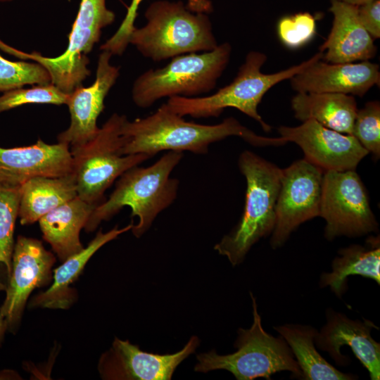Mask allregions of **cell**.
<instances>
[{"mask_svg":"<svg viewBox=\"0 0 380 380\" xmlns=\"http://www.w3.org/2000/svg\"><path fill=\"white\" fill-rule=\"evenodd\" d=\"M121 132L124 138L122 154L144 153L151 158L162 151L205 154L211 144L231 136L239 137L255 146H282L287 143L281 137L258 135L233 117L215 125L186 121L166 103L145 118L133 121L127 118Z\"/></svg>","mask_w":380,"mask_h":380,"instance_id":"cell-1","label":"cell"},{"mask_svg":"<svg viewBox=\"0 0 380 380\" xmlns=\"http://www.w3.org/2000/svg\"><path fill=\"white\" fill-rule=\"evenodd\" d=\"M182 157V152L168 151L150 166L137 165L125 171L119 177L109 198L93 210L84 230L94 231L102 221L110 220L128 206L132 210L131 216L139 220L132 225V234L141 237L158 214L176 199L179 182L170 175Z\"/></svg>","mask_w":380,"mask_h":380,"instance_id":"cell-2","label":"cell"},{"mask_svg":"<svg viewBox=\"0 0 380 380\" xmlns=\"http://www.w3.org/2000/svg\"><path fill=\"white\" fill-rule=\"evenodd\" d=\"M144 16L146 25L134 27L129 43L153 61L209 51L218 46L208 15L191 11L182 1H155Z\"/></svg>","mask_w":380,"mask_h":380,"instance_id":"cell-3","label":"cell"},{"mask_svg":"<svg viewBox=\"0 0 380 380\" xmlns=\"http://www.w3.org/2000/svg\"><path fill=\"white\" fill-rule=\"evenodd\" d=\"M322 57L323 53L319 51L300 64L266 74L261 72V68L267 61V56L251 51L247 53L233 81L217 92L201 97L173 96L166 103L177 114L195 118H217L225 108H234L260 123L263 130L269 132L271 127L258 112V106L265 94L275 84L290 79Z\"/></svg>","mask_w":380,"mask_h":380,"instance_id":"cell-4","label":"cell"},{"mask_svg":"<svg viewBox=\"0 0 380 380\" xmlns=\"http://www.w3.org/2000/svg\"><path fill=\"white\" fill-rule=\"evenodd\" d=\"M246 191L243 215L236 227L214 249L232 265L241 263L251 246L272 232L282 169L257 154L243 151L238 160Z\"/></svg>","mask_w":380,"mask_h":380,"instance_id":"cell-5","label":"cell"},{"mask_svg":"<svg viewBox=\"0 0 380 380\" xmlns=\"http://www.w3.org/2000/svg\"><path fill=\"white\" fill-rule=\"evenodd\" d=\"M232 50L231 44L224 42L213 50L177 56L163 68L145 71L133 83V102L146 108L165 97L210 92L226 69Z\"/></svg>","mask_w":380,"mask_h":380,"instance_id":"cell-6","label":"cell"},{"mask_svg":"<svg viewBox=\"0 0 380 380\" xmlns=\"http://www.w3.org/2000/svg\"><path fill=\"white\" fill-rule=\"evenodd\" d=\"M115 13L106 6V0H81L76 18L68 36L66 50L51 58L33 51L26 53L0 39V49L20 60H31L48 72L51 83L66 94L82 86L90 75L87 55L100 41L102 30L111 25Z\"/></svg>","mask_w":380,"mask_h":380,"instance_id":"cell-7","label":"cell"},{"mask_svg":"<svg viewBox=\"0 0 380 380\" xmlns=\"http://www.w3.org/2000/svg\"><path fill=\"white\" fill-rule=\"evenodd\" d=\"M125 115L113 113L86 144L70 148L72 157L77 196L97 206L104 193L127 170L151 158L144 153L122 154L121 129Z\"/></svg>","mask_w":380,"mask_h":380,"instance_id":"cell-8","label":"cell"},{"mask_svg":"<svg viewBox=\"0 0 380 380\" xmlns=\"http://www.w3.org/2000/svg\"><path fill=\"white\" fill-rule=\"evenodd\" d=\"M253 301V322L249 329H239L234 353L218 355L215 350L197 355L194 370L208 372L225 369L238 380H252L270 376L278 372L289 371L296 376H302L301 370L285 340L275 338L262 328L255 299Z\"/></svg>","mask_w":380,"mask_h":380,"instance_id":"cell-9","label":"cell"},{"mask_svg":"<svg viewBox=\"0 0 380 380\" xmlns=\"http://www.w3.org/2000/svg\"><path fill=\"white\" fill-rule=\"evenodd\" d=\"M319 216L326 222L324 236L329 240L378 229L366 189L355 170L324 172Z\"/></svg>","mask_w":380,"mask_h":380,"instance_id":"cell-10","label":"cell"},{"mask_svg":"<svg viewBox=\"0 0 380 380\" xmlns=\"http://www.w3.org/2000/svg\"><path fill=\"white\" fill-rule=\"evenodd\" d=\"M324 171L306 159L282 169L270 244L282 246L303 222L319 216Z\"/></svg>","mask_w":380,"mask_h":380,"instance_id":"cell-11","label":"cell"},{"mask_svg":"<svg viewBox=\"0 0 380 380\" xmlns=\"http://www.w3.org/2000/svg\"><path fill=\"white\" fill-rule=\"evenodd\" d=\"M55 262L54 255L44 248L42 241L18 236L5 286L6 297L0 308L8 331L14 333L18 329L31 293L51 281Z\"/></svg>","mask_w":380,"mask_h":380,"instance_id":"cell-12","label":"cell"},{"mask_svg":"<svg viewBox=\"0 0 380 380\" xmlns=\"http://www.w3.org/2000/svg\"><path fill=\"white\" fill-rule=\"evenodd\" d=\"M198 345V337L192 336L181 350L160 355L142 351L128 340L115 338L99 358V374L105 380H170L177 367Z\"/></svg>","mask_w":380,"mask_h":380,"instance_id":"cell-13","label":"cell"},{"mask_svg":"<svg viewBox=\"0 0 380 380\" xmlns=\"http://www.w3.org/2000/svg\"><path fill=\"white\" fill-rule=\"evenodd\" d=\"M278 131L287 142L301 148L305 159L324 172L355 170L369 154L353 135L329 129L315 120L296 127L280 126Z\"/></svg>","mask_w":380,"mask_h":380,"instance_id":"cell-14","label":"cell"},{"mask_svg":"<svg viewBox=\"0 0 380 380\" xmlns=\"http://www.w3.org/2000/svg\"><path fill=\"white\" fill-rule=\"evenodd\" d=\"M113 55L106 51L99 54L94 83L76 88L69 95L68 107L70 122L69 127L58 134V142L68 144L70 148L82 146L97 134L100 127L97 119L103 110L104 101L115 84L120 68L111 64Z\"/></svg>","mask_w":380,"mask_h":380,"instance_id":"cell-15","label":"cell"},{"mask_svg":"<svg viewBox=\"0 0 380 380\" xmlns=\"http://www.w3.org/2000/svg\"><path fill=\"white\" fill-rule=\"evenodd\" d=\"M73 172L70 146L49 144L39 139L34 144L0 147V186L18 187L35 177H58Z\"/></svg>","mask_w":380,"mask_h":380,"instance_id":"cell-16","label":"cell"},{"mask_svg":"<svg viewBox=\"0 0 380 380\" xmlns=\"http://www.w3.org/2000/svg\"><path fill=\"white\" fill-rule=\"evenodd\" d=\"M298 93H338L363 96L374 85H379L378 64L369 61L331 63L322 58L308 65L290 79Z\"/></svg>","mask_w":380,"mask_h":380,"instance_id":"cell-17","label":"cell"},{"mask_svg":"<svg viewBox=\"0 0 380 380\" xmlns=\"http://www.w3.org/2000/svg\"><path fill=\"white\" fill-rule=\"evenodd\" d=\"M376 328L368 320L362 322L352 320L345 315L333 314L321 333H317L315 341L322 350L327 351L338 364L347 360L341 353L343 346H348L369 373L372 380L380 377V344L371 336V329Z\"/></svg>","mask_w":380,"mask_h":380,"instance_id":"cell-18","label":"cell"},{"mask_svg":"<svg viewBox=\"0 0 380 380\" xmlns=\"http://www.w3.org/2000/svg\"><path fill=\"white\" fill-rule=\"evenodd\" d=\"M334 20L327 39L319 46L322 60L331 63L365 61L374 57V39L361 24L357 6L331 0Z\"/></svg>","mask_w":380,"mask_h":380,"instance_id":"cell-19","label":"cell"},{"mask_svg":"<svg viewBox=\"0 0 380 380\" xmlns=\"http://www.w3.org/2000/svg\"><path fill=\"white\" fill-rule=\"evenodd\" d=\"M132 225L131 223L121 229L116 226L106 233L100 229L87 247L67 258L53 271L51 286L46 291L34 296L29 307L61 310L70 308L77 300V292L70 286L82 274L90 258L106 243L131 230Z\"/></svg>","mask_w":380,"mask_h":380,"instance_id":"cell-20","label":"cell"},{"mask_svg":"<svg viewBox=\"0 0 380 380\" xmlns=\"http://www.w3.org/2000/svg\"><path fill=\"white\" fill-rule=\"evenodd\" d=\"M95 207L77 196L38 220L44 240L50 244L60 261L84 248L80 239V231Z\"/></svg>","mask_w":380,"mask_h":380,"instance_id":"cell-21","label":"cell"},{"mask_svg":"<svg viewBox=\"0 0 380 380\" xmlns=\"http://www.w3.org/2000/svg\"><path fill=\"white\" fill-rule=\"evenodd\" d=\"M296 118L312 119L334 131L351 134L357 111L352 95L338 93H297L291 100Z\"/></svg>","mask_w":380,"mask_h":380,"instance_id":"cell-22","label":"cell"},{"mask_svg":"<svg viewBox=\"0 0 380 380\" xmlns=\"http://www.w3.org/2000/svg\"><path fill=\"white\" fill-rule=\"evenodd\" d=\"M77 196L74 173L49 177H35L20 186L18 217L22 225L38 220Z\"/></svg>","mask_w":380,"mask_h":380,"instance_id":"cell-23","label":"cell"},{"mask_svg":"<svg viewBox=\"0 0 380 380\" xmlns=\"http://www.w3.org/2000/svg\"><path fill=\"white\" fill-rule=\"evenodd\" d=\"M332 262V272L324 273L320 280L322 287L329 286L337 296L344 290L346 278L360 275L380 283V247L378 238H370L368 246L352 245L339 251Z\"/></svg>","mask_w":380,"mask_h":380,"instance_id":"cell-24","label":"cell"},{"mask_svg":"<svg viewBox=\"0 0 380 380\" xmlns=\"http://www.w3.org/2000/svg\"><path fill=\"white\" fill-rule=\"evenodd\" d=\"M291 348L305 379L348 380L353 375L344 374L327 362L315 349L316 331L309 327L285 325L274 327Z\"/></svg>","mask_w":380,"mask_h":380,"instance_id":"cell-25","label":"cell"},{"mask_svg":"<svg viewBox=\"0 0 380 380\" xmlns=\"http://www.w3.org/2000/svg\"><path fill=\"white\" fill-rule=\"evenodd\" d=\"M20 186H0V267L6 269L8 277L11 270L14 248V230L18 217ZM4 289L0 284V290Z\"/></svg>","mask_w":380,"mask_h":380,"instance_id":"cell-26","label":"cell"},{"mask_svg":"<svg viewBox=\"0 0 380 380\" xmlns=\"http://www.w3.org/2000/svg\"><path fill=\"white\" fill-rule=\"evenodd\" d=\"M51 78L37 62L10 61L0 53V91L5 92L25 85L46 84Z\"/></svg>","mask_w":380,"mask_h":380,"instance_id":"cell-27","label":"cell"},{"mask_svg":"<svg viewBox=\"0 0 380 380\" xmlns=\"http://www.w3.org/2000/svg\"><path fill=\"white\" fill-rule=\"evenodd\" d=\"M23 87L3 92L0 96V113L26 104L66 105L70 95L51 82Z\"/></svg>","mask_w":380,"mask_h":380,"instance_id":"cell-28","label":"cell"},{"mask_svg":"<svg viewBox=\"0 0 380 380\" xmlns=\"http://www.w3.org/2000/svg\"><path fill=\"white\" fill-rule=\"evenodd\" d=\"M143 0H132L127 8L126 15L114 34L101 46V51H106L113 56H121L129 44V37L134 29V22L137 11ZM186 6L189 10L195 13L210 14L213 11L210 0H187Z\"/></svg>","mask_w":380,"mask_h":380,"instance_id":"cell-29","label":"cell"},{"mask_svg":"<svg viewBox=\"0 0 380 380\" xmlns=\"http://www.w3.org/2000/svg\"><path fill=\"white\" fill-rule=\"evenodd\" d=\"M360 144L377 160L380 156V104L369 101L358 109L352 134Z\"/></svg>","mask_w":380,"mask_h":380,"instance_id":"cell-30","label":"cell"},{"mask_svg":"<svg viewBox=\"0 0 380 380\" xmlns=\"http://www.w3.org/2000/svg\"><path fill=\"white\" fill-rule=\"evenodd\" d=\"M316 19L310 13H298L281 18L277 32L280 42L288 49H297L309 43L315 36Z\"/></svg>","mask_w":380,"mask_h":380,"instance_id":"cell-31","label":"cell"},{"mask_svg":"<svg viewBox=\"0 0 380 380\" xmlns=\"http://www.w3.org/2000/svg\"><path fill=\"white\" fill-rule=\"evenodd\" d=\"M360 21L370 36L380 37V0H371L357 7Z\"/></svg>","mask_w":380,"mask_h":380,"instance_id":"cell-32","label":"cell"},{"mask_svg":"<svg viewBox=\"0 0 380 380\" xmlns=\"http://www.w3.org/2000/svg\"><path fill=\"white\" fill-rule=\"evenodd\" d=\"M7 331L8 330H7V327H6L5 320L0 312V346H1V343H3L5 334Z\"/></svg>","mask_w":380,"mask_h":380,"instance_id":"cell-33","label":"cell"},{"mask_svg":"<svg viewBox=\"0 0 380 380\" xmlns=\"http://www.w3.org/2000/svg\"><path fill=\"white\" fill-rule=\"evenodd\" d=\"M337 1H340L346 3V4H348L359 6H360L362 4H364L368 2V1H369L371 0H337Z\"/></svg>","mask_w":380,"mask_h":380,"instance_id":"cell-34","label":"cell"},{"mask_svg":"<svg viewBox=\"0 0 380 380\" xmlns=\"http://www.w3.org/2000/svg\"><path fill=\"white\" fill-rule=\"evenodd\" d=\"M13 0H0V2H8V1H11Z\"/></svg>","mask_w":380,"mask_h":380,"instance_id":"cell-35","label":"cell"}]
</instances>
